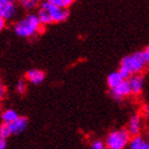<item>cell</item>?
<instances>
[{
    "label": "cell",
    "instance_id": "14",
    "mask_svg": "<svg viewBox=\"0 0 149 149\" xmlns=\"http://www.w3.org/2000/svg\"><path fill=\"white\" fill-rule=\"evenodd\" d=\"M45 1L58 6V8H61V9H67L68 6H70L74 3V0H45Z\"/></svg>",
    "mask_w": 149,
    "mask_h": 149
},
{
    "label": "cell",
    "instance_id": "22",
    "mask_svg": "<svg viewBox=\"0 0 149 149\" xmlns=\"http://www.w3.org/2000/svg\"><path fill=\"white\" fill-rule=\"evenodd\" d=\"M143 114L145 115V116H148V104H146V106L144 107V109H143Z\"/></svg>",
    "mask_w": 149,
    "mask_h": 149
},
{
    "label": "cell",
    "instance_id": "19",
    "mask_svg": "<svg viewBox=\"0 0 149 149\" xmlns=\"http://www.w3.org/2000/svg\"><path fill=\"white\" fill-rule=\"evenodd\" d=\"M4 94H6V88H4V85L2 84V82L0 81V102L2 101Z\"/></svg>",
    "mask_w": 149,
    "mask_h": 149
},
{
    "label": "cell",
    "instance_id": "3",
    "mask_svg": "<svg viewBox=\"0 0 149 149\" xmlns=\"http://www.w3.org/2000/svg\"><path fill=\"white\" fill-rule=\"evenodd\" d=\"M130 142V135L126 129L111 131L106 139L104 145L107 149H125Z\"/></svg>",
    "mask_w": 149,
    "mask_h": 149
},
{
    "label": "cell",
    "instance_id": "17",
    "mask_svg": "<svg viewBox=\"0 0 149 149\" xmlns=\"http://www.w3.org/2000/svg\"><path fill=\"white\" fill-rule=\"evenodd\" d=\"M16 90H17V93L19 94H25L26 91H27V84L24 80L18 81L17 83V86H16Z\"/></svg>",
    "mask_w": 149,
    "mask_h": 149
},
{
    "label": "cell",
    "instance_id": "23",
    "mask_svg": "<svg viewBox=\"0 0 149 149\" xmlns=\"http://www.w3.org/2000/svg\"><path fill=\"white\" fill-rule=\"evenodd\" d=\"M8 2H11V3H14L15 1H17V0H6Z\"/></svg>",
    "mask_w": 149,
    "mask_h": 149
},
{
    "label": "cell",
    "instance_id": "10",
    "mask_svg": "<svg viewBox=\"0 0 149 149\" xmlns=\"http://www.w3.org/2000/svg\"><path fill=\"white\" fill-rule=\"evenodd\" d=\"M26 79L34 85H38L45 79V72L40 69H30L26 74Z\"/></svg>",
    "mask_w": 149,
    "mask_h": 149
},
{
    "label": "cell",
    "instance_id": "20",
    "mask_svg": "<svg viewBox=\"0 0 149 149\" xmlns=\"http://www.w3.org/2000/svg\"><path fill=\"white\" fill-rule=\"evenodd\" d=\"M6 140L0 137V149H6Z\"/></svg>",
    "mask_w": 149,
    "mask_h": 149
},
{
    "label": "cell",
    "instance_id": "2",
    "mask_svg": "<svg viewBox=\"0 0 149 149\" xmlns=\"http://www.w3.org/2000/svg\"><path fill=\"white\" fill-rule=\"evenodd\" d=\"M42 30V25L35 14H29L25 18L16 22L14 31L20 37H32Z\"/></svg>",
    "mask_w": 149,
    "mask_h": 149
},
{
    "label": "cell",
    "instance_id": "4",
    "mask_svg": "<svg viewBox=\"0 0 149 149\" xmlns=\"http://www.w3.org/2000/svg\"><path fill=\"white\" fill-rule=\"evenodd\" d=\"M40 9L45 10L48 13V15L50 16L52 22H62L66 20L68 17V10L67 9L58 8L53 4L48 3L47 1H43L40 3Z\"/></svg>",
    "mask_w": 149,
    "mask_h": 149
},
{
    "label": "cell",
    "instance_id": "9",
    "mask_svg": "<svg viewBox=\"0 0 149 149\" xmlns=\"http://www.w3.org/2000/svg\"><path fill=\"white\" fill-rule=\"evenodd\" d=\"M8 125H9V128L10 130H11L12 135L19 134L24 132L25 129L27 128V126H28V118L26 117V116H18V118L16 120H14L13 123Z\"/></svg>",
    "mask_w": 149,
    "mask_h": 149
},
{
    "label": "cell",
    "instance_id": "11",
    "mask_svg": "<svg viewBox=\"0 0 149 149\" xmlns=\"http://www.w3.org/2000/svg\"><path fill=\"white\" fill-rule=\"evenodd\" d=\"M130 149H149V144L140 135L133 136L129 142Z\"/></svg>",
    "mask_w": 149,
    "mask_h": 149
},
{
    "label": "cell",
    "instance_id": "8",
    "mask_svg": "<svg viewBox=\"0 0 149 149\" xmlns=\"http://www.w3.org/2000/svg\"><path fill=\"white\" fill-rule=\"evenodd\" d=\"M16 14V6L14 3L8 2L6 0H0V16L4 20L12 19Z\"/></svg>",
    "mask_w": 149,
    "mask_h": 149
},
{
    "label": "cell",
    "instance_id": "13",
    "mask_svg": "<svg viewBox=\"0 0 149 149\" xmlns=\"http://www.w3.org/2000/svg\"><path fill=\"white\" fill-rule=\"evenodd\" d=\"M18 113L13 109H8L4 110L1 114V119H2V123L4 124H11L14 120H16L18 118Z\"/></svg>",
    "mask_w": 149,
    "mask_h": 149
},
{
    "label": "cell",
    "instance_id": "7",
    "mask_svg": "<svg viewBox=\"0 0 149 149\" xmlns=\"http://www.w3.org/2000/svg\"><path fill=\"white\" fill-rule=\"evenodd\" d=\"M141 129H142V117H141V114L137 113L129 119L126 131L130 136H136V135H140Z\"/></svg>",
    "mask_w": 149,
    "mask_h": 149
},
{
    "label": "cell",
    "instance_id": "21",
    "mask_svg": "<svg viewBox=\"0 0 149 149\" xmlns=\"http://www.w3.org/2000/svg\"><path fill=\"white\" fill-rule=\"evenodd\" d=\"M4 26H6V20H4L1 16H0V31L4 28Z\"/></svg>",
    "mask_w": 149,
    "mask_h": 149
},
{
    "label": "cell",
    "instance_id": "16",
    "mask_svg": "<svg viewBox=\"0 0 149 149\" xmlns=\"http://www.w3.org/2000/svg\"><path fill=\"white\" fill-rule=\"evenodd\" d=\"M11 135H12V133H11V130H10V128H9V125L2 123V124L0 125V137L6 140V139L10 137Z\"/></svg>",
    "mask_w": 149,
    "mask_h": 149
},
{
    "label": "cell",
    "instance_id": "18",
    "mask_svg": "<svg viewBox=\"0 0 149 149\" xmlns=\"http://www.w3.org/2000/svg\"><path fill=\"white\" fill-rule=\"evenodd\" d=\"M92 149H107V148H106V145H104V143H103L102 141L96 140L92 143Z\"/></svg>",
    "mask_w": 149,
    "mask_h": 149
},
{
    "label": "cell",
    "instance_id": "15",
    "mask_svg": "<svg viewBox=\"0 0 149 149\" xmlns=\"http://www.w3.org/2000/svg\"><path fill=\"white\" fill-rule=\"evenodd\" d=\"M19 3L25 10L31 11L38 6V0H19Z\"/></svg>",
    "mask_w": 149,
    "mask_h": 149
},
{
    "label": "cell",
    "instance_id": "6",
    "mask_svg": "<svg viewBox=\"0 0 149 149\" xmlns=\"http://www.w3.org/2000/svg\"><path fill=\"white\" fill-rule=\"evenodd\" d=\"M128 84L130 86L131 94H133L135 96L140 95L144 88V76L143 74H132L128 79Z\"/></svg>",
    "mask_w": 149,
    "mask_h": 149
},
{
    "label": "cell",
    "instance_id": "12",
    "mask_svg": "<svg viewBox=\"0 0 149 149\" xmlns=\"http://www.w3.org/2000/svg\"><path fill=\"white\" fill-rule=\"evenodd\" d=\"M123 81H124V79H123V77L119 74L118 72H111V74L108 76V78H107V84H108V86L110 87V90L116 87L118 84H120Z\"/></svg>",
    "mask_w": 149,
    "mask_h": 149
},
{
    "label": "cell",
    "instance_id": "5",
    "mask_svg": "<svg viewBox=\"0 0 149 149\" xmlns=\"http://www.w3.org/2000/svg\"><path fill=\"white\" fill-rule=\"evenodd\" d=\"M110 95H111V97L113 99L118 100V101L126 98V97L130 96L131 90H130L129 84H128V81L124 80L120 84H118L116 87L111 88V90H110Z\"/></svg>",
    "mask_w": 149,
    "mask_h": 149
},
{
    "label": "cell",
    "instance_id": "1",
    "mask_svg": "<svg viewBox=\"0 0 149 149\" xmlns=\"http://www.w3.org/2000/svg\"><path fill=\"white\" fill-rule=\"evenodd\" d=\"M149 62V48L126 56L120 61V67H124L132 74H139L143 72Z\"/></svg>",
    "mask_w": 149,
    "mask_h": 149
}]
</instances>
